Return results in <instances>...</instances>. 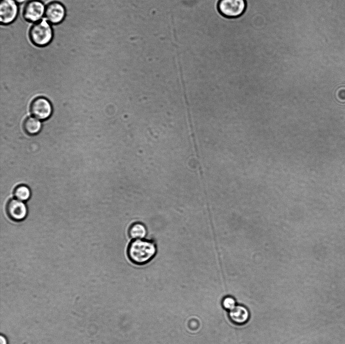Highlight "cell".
I'll use <instances>...</instances> for the list:
<instances>
[{
  "mask_svg": "<svg viewBox=\"0 0 345 344\" xmlns=\"http://www.w3.org/2000/svg\"><path fill=\"white\" fill-rule=\"evenodd\" d=\"M157 248L152 240H132L127 248V254L130 261L138 265H144L150 262L156 256Z\"/></svg>",
  "mask_w": 345,
  "mask_h": 344,
  "instance_id": "cell-1",
  "label": "cell"
},
{
  "mask_svg": "<svg viewBox=\"0 0 345 344\" xmlns=\"http://www.w3.org/2000/svg\"><path fill=\"white\" fill-rule=\"evenodd\" d=\"M29 35L31 42L38 46H44L52 41L53 30L46 20H40L31 27Z\"/></svg>",
  "mask_w": 345,
  "mask_h": 344,
  "instance_id": "cell-2",
  "label": "cell"
},
{
  "mask_svg": "<svg viewBox=\"0 0 345 344\" xmlns=\"http://www.w3.org/2000/svg\"><path fill=\"white\" fill-rule=\"evenodd\" d=\"M246 7L245 0H219L217 5L220 14L229 18L241 16L245 11Z\"/></svg>",
  "mask_w": 345,
  "mask_h": 344,
  "instance_id": "cell-3",
  "label": "cell"
},
{
  "mask_svg": "<svg viewBox=\"0 0 345 344\" xmlns=\"http://www.w3.org/2000/svg\"><path fill=\"white\" fill-rule=\"evenodd\" d=\"M45 7L39 0H31L25 5L23 16L24 18L31 22H36L44 15Z\"/></svg>",
  "mask_w": 345,
  "mask_h": 344,
  "instance_id": "cell-4",
  "label": "cell"
},
{
  "mask_svg": "<svg viewBox=\"0 0 345 344\" xmlns=\"http://www.w3.org/2000/svg\"><path fill=\"white\" fill-rule=\"evenodd\" d=\"M53 108L51 103L46 98L39 97L31 103L30 111L32 115L39 120H46L52 114Z\"/></svg>",
  "mask_w": 345,
  "mask_h": 344,
  "instance_id": "cell-5",
  "label": "cell"
},
{
  "mask_svg": "<svg viewBox=\"0 0 345 344\" xmlns=\"http://www.w3.org/2000/svg\"><path fill=\"white\" fill-rule=\"evenodd\" d=\"M65 16V8L59 2H52L45 6L44 16L50 23L59 24L63 21Z\"/></svg>",
  "mask_w": 345,
  "mask_h": 344,
  "instance_id": "cell-6",
  "label": "cell"
},
{
  "mask_svg": "<svg viewBox=\"0 0 345 344\" xmlns=\"http://www.w3.org/2000/svg\"><path fill=\"white\" fill-rule=\"evenodd\" d=\"M18 13L17 3L14 0H1L0 21L2 24H9L16 18Z\"/></svg>",
  "mask_w": 345,
  "mask_h": 344,
  "instance_id": "cell-7",
  "label": "cell"
},
{
  "mask_svg": "<svg viewBox=\"0 0 345 344\" xmlns=\"http://www.w3.org/2000/svg\"><path fill=\"white\" fill-rule=\"evenodd\" d=\"M6 210L8 216L16 221L23 219L27 213L25 204L17 199L9 200L6 204Z\"/></svg>",
  "mask_w": 345,
  "mask_h": 344,
  "instance_id": "cell-8",
  "label": "cell"
},
{
  "mask_svg": "<svg viewBox=\"0 0 345 344\" xmlns=\"http://www.w3.org/2000/svg\"><path fill=\"white\" fill-rule=\"evenodd\" d=\"M229 316L233 322L241 325L248 322L250 318V313L245 307L236 305L233 310L229 311Z\"/></svg>",
  "mask_w": 345,
  "mask_h": 344,
  "instance_id": "cell-9",
  "label": "cell"
},
{
  "mask_svg": "<svg viewBox=\"0 0 345 344\" xmlns=\"http://www.w3.org/2000/svg\"><path fill=\"white\" fill-rule=\"evenodd\" d=\"M128 234L132 240L143 239L147 235V229L143 223L135 222L129 226Z\"/></svg>",
  "mask_w": 345,
  "mask_h": 344,
  "instance_id": "cell-10",
  "label": "cell"
},
{
  "mask_svg": "<svg viewBox=\"0 0 345 344\" xmlns=\"http://www.w3.org/2000/svg\"><path fill=\"white\" fill-rule=\"evenodd\" d=\"M23 128L27 134L34 135L40 131L41 123L38 119L29 117L25 120L23 123Z\"/></svg>",
  "mask_w": 345,
  "mask_h": 344,
  "instance_id": "cell-11",
  "label": "cell"
},
{
  "mask_svg": "<svg viewBox=\"0 0 345 344\" xmlns=\"http://www.w3.org/2000/svg\"><path fill=\"white\" fill-rule=\"evenodd\" d=\"M14 194L16 199L22 201H26L30 196V191L28 187L21 185L15 189Z\"/></svg>",
  "mask_w": 345,
  "mask_h": 344,
  "instance_id": "cell-12",
  "label": "cell"
},
{
  "mask_svg": "<svg viewBox=\"0 0 345 344\" xmlns=\"http://www.w3.org/2000/svg\"><path fill=\"white\" fill-rule=\"evenodd\" d=\"M222 305L224 309L229 311L233 310L236 306L235 299L230 296L225 297L222 300Z\"/></svg>",
  "mask_w": 345,
  "mask_h": 344,
  "instance_id": "cell-13",
  "label": "cell"
},
{
  "mask_svg": "<svg viewBox=\"0 0 345 344\" xmlns=\"http://www.w3.org/2000/svg\"><path fill=\"white\" fill-rule=\"evenodd\" d=\"M337 99L342 102H345V87H342L338 89L336 92Z\"/></svg>",
  "mask_w": 345,
  "mask_h": 344,
  "instance_id": "cell-14",
  "label": "cell"
},
{
  "mask_svg": "<svg viewBox=\"0 0 345 344\" xmlns=\"http://www.w3.org/2000/svg\"><path fill=\"white\" fill-rule=\"evenodd\" d=\"M0 343L1 344H7L6 339L3 336H1Z\"/></svg>",
  "mask_w": 345,
  "mask_h": 344,
  "instance_id": "cell-15",
  "label": "cell"
},
{
  "mask_svg": "<svg viewBox=\"0 0 345 344\" xmlns=\"http://www.w3.org/2000/svg\"><path fill=\"white\" fill-rule=\"evenodd\" d=\"M17 3L22 4L25 2L27 0H14Z\"/></svg>",
  "mask_w": 345,
  "mask_h": 344,
  "instance_id": "cell-16",
  "label": "cell"
}]
</instances>
